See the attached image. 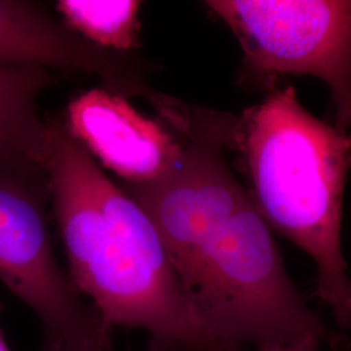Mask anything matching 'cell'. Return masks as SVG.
I'll use <instances>...</instances> for the list:
<instances>
[{
    "label": "cell",
    "mask_w": 351,
    "mask_h": 351,
    "mask_svg": "<svg viewBox=\"0 0 351 351\" xmlns=\"http://www.w3.org/2000/svg\"><path fill=\"white\" fill-rule=\"evenodd\" d=\"M234 128L229 113L190 107L176 130L173 164L154 180L120 188L154 223L189 304L215 342L258 350L329 339L228 163Z\"/></svg>",
    "instance_id": "1"
},
{
    "label": "cell",
    "mask_w": 351,
    "mask_h": 351,
    "mask_svg": "<svg viewBox=\"0 0 351 351\" xmlns=\"http://www.w3.org/2000/svg\"><path fill=\"white\" fill-rule=\"evenodd\" d=\"M50 125V199L75 289L112 328L142 329L158 341L220 345L189 304L147 213L65 123Z\"/></svg>",
    "instance_id": "2"
},
{
    "label": "cell",
    "mask_w": 351,
    "mask_h": 351,
    "mask_svg": "<svg viewBox=\"0 0 351 351\" xmlns=\"http://www.w3.org/2000/svg\"><path fill=\"white\" fill-rule=\"evenodd\" d=\"M234 150L267 226L311 258L316 298L337 326L350 329L351 276L342 251V204L351 167V133L308 112L291 86L275 88L236 117Z\"/></svg>",
    "instance_id": "3"
},
{
    "label": "cell",
    "mask_w": 351,
    "mask_h": 351,
    "mask_svg": "<svg viewBox=\"0 0 351 351\" xmlns=\"http://www.w3.org/2000/svg\"><path fill=\"white\" fill-rule=\"evenodd\" d=\"M237 38L241 81L276 88L287 75L326 84L336 126L351 132V0H211L204 3Z\"/></svg>",
    "instance_id": "4"
},
{
    "label": "cell",
    "mask_w": 351,
    "mask_h": 351,
    "mask_svg": "<svg viewBox=\"0 0 351 351\" xmlns=\"http://www.w3.org/2000/svg\"><path fill=\"white\" fill-rule=\"evenodd\" d=\"M43 204L0 182V281L37 316L42 351H112V326L55 258Z\"/></svg>",
    "instance_id": "5"
},
{
    "label": "cell",
    "mask_w": 351,
    "mask_h": 351,
    "mask_svg": "<svg viewBox=\"0 0 351 351\" xmlns=\"http://www.w3.org/2000/svg\"><path fill=\"white\" fill-rule=\"evenodd\" d=\"M0 64L94 75L108 91L149 104L159 97L149 82L150 62L93 45L34 1L0 0Z\"/></svg>",
    "instance_id": "6"
},
{
    "label": "cell",
    "mask_w": 351,
    "mask_h": 351,
    "mask_svg": "<svg viewBox=\"0 0 351 351\" xmlns=\"http://www.w3.org/2000/svg\"><path fill=\"white\" fill-rule=\"evenodd\" d=\"M65 126L93 158L130 184L163 175L180 151L175 132L107 88L88 90L71 101Z\"/></svg>",
    "instance_id": "7"
},
{
    "label": "cell",
    "mask_w": 351,
    "mask_h": 351,
    "mask_svg": "<svg viewBox=\"0 0 351 351\" xmlns=\"http://www.w3.org/2000/svg\"><path fill=\"white\" fill-rule=\"evenodd\" d=\"M50 69L33 64H0V182L50 199V120L39 97L55 84Z\"/></svg>",
    "instance_id": "8"
},
{
    "label": "cell",
    "mask_w": 351,
    "mask_h": 351,
    "mask_svg": "<svg viewBox=\"0 0 351 351\" xmlns=\"http://www.w3.org/2000/svg\"><path fill=\"white\" fill-rule=\"evenodd\" d=\"M56 10L65 25L104 50L133 53L139 47V1L60 0Z\"/></svg>",
    "instance_id": "9"
},
{
    "label": "cell",
    "mask_w": 351,
    "mask_h": 351,
    "mask_svg": "<svg viewBox=\"0 0 351 351\" xmlns=\"http://www.w3.org/2000/svg\"><path fill=\"white\" fill-rule=\"evenodd\" d=\"M330 339H308L285 343L265 346L256 351H346L337 343H330Z\"/></svg>",
    "instance_id": "10"
},
{
    "label": "cell",
    "mask_w": 351,
    "mask_h": 351,
    "mask_svg": "<svg viewBox=\"0 0 351 351\" xmlns=\"http://www.w3.org/2000/svg\"><path fill=\"white\" fill-rule=\"evenodd\" d=\"M246 349H233L220 345H201L182 341H158L151 339L147 351H245Z\"/></svg>",
    "instance_id": "11"
},
{
    "label": "cell",
    "mask_w": 351,
    "mask_h": 351,
    "mask_svg": "<svg viewBox=\"0 0 351 351\" xmlns=\"http://www.w3.org/2000/svg\"><path fill=\"white\" fill-rule=\"evenodd\" d=\"M0 311H1V303H0ZM0 351H12L10 345H8V342H7V339H5L1 326H0Z\"/></svg>",
    "instance_id": "12"
}]
</instances>
